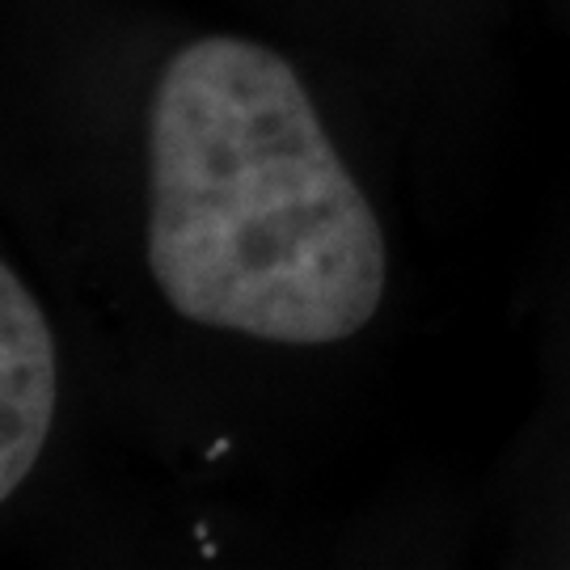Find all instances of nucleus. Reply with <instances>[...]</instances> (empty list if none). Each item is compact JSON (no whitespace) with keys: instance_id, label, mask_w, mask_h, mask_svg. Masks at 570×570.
Masks as SVG:
<instances>
[{"instance_id":"1","label":"nucleus","mask_w":570,"mask_h":570,"mask_svg":"<svg viewBox=\"0 0 570 570\" xmlns=\"http://www.w3.org/2000/svg\"><path fill=\"white\" fill-rule=\"evenodd\" d=\"M148 271L178 317L258 343H346L376 317L381 220L279 51L207 35L161 68Z\"/></svg>"},{"instance_id":"2","label":"nucleus","mask_w":570,"mask_h":570,"mask_svg":"<svg viewBox=\"0 0 570 570\" xmlns=\"http://www.w3.org/2000/svg\"><path fill=\"white\" fill-rule=\"evenodd\" d=\"M56 414V338L47 313L0 266V499H13L35 473Z\"/></svg>"}]
</instances>
